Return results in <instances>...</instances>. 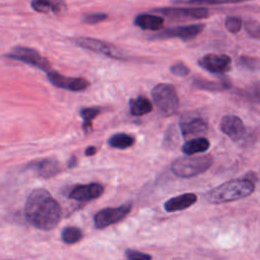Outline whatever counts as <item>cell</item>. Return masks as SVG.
Returning <instances> with one entry per match:
<instances>
[{
    "label": "cell",
    "instance_id": "obj_13",
    "mask_svg": "<svg viewBox=\"0 0 260 260\" xmlns=\"http://www.w3.org/2000/svg\"><path fill=\"white\" fill-rule=\"evenodd\" d=\"M104 193V186L99 183H89L85 185H78L74 187L70 193L69 198L76 201H90L99 198Z\"/></svg>",
    "mask_w": 260,
    "mask_h": 260
},
{
    "label": "cell",
    "instance_id": "obj_27",
    "mask_svg": "<svg viewBox=\"0 0 260 260\" xmlns=\"http://www.w3.org/2000/svg\"><path fill=\"white\" fill-rule=\"evenodd\" d=\"M237 63L239 66L248 70H256L260 68V60L254 57L241 56L238 58Z\"/></svg>",
    "mask_w": 260,
    "mask_h": 260
},
{
    "label": "cell",
    "instance_id": "obj_11",
    "mask_svg": "<svg viewBox=\"0 0 260 260\" xmlns=\"http://www.w3.org/2000/svg\"><path fill=\"white\" fill-rule=\"evenodd\" d=\"M231 57L225 54H206L198 60V64L203 69L212 73H225L231 69Z\"/></svg>",
    "mask_w": 260,
    "mask_h": 260
},
{
    "label": "cell",
    "instance_id": "obj_12",
    "mask_svg": "<svg viewBox=\"0 0 260 260\" xmlns=\"http://www.w3.org/2000/svg\"><path fill=\"white\" fill-rule=\"evenodd\" d=\"M220 130L234 141H240L245 135V125L241 118L234 115H225L220 121Z\"/></svg>",
    "mask_w": 260,
    "mask_h": 260
},
{
    "label": "cell",
    "instance_id": "obj_32",
    "mask_svg": "<svg viewBox=\"0 0 260 260\" xmlns=\"http://www.w3.org/2000/svg\"><path fill=\"white\" fill-rule=\"evenodd\" d=\"M125 256L129 260H149V259H151L150 255L142 253L137 250H132V249H127L125 251Z\"/></svg>",
    "mask_w": 260,
    "mask_h": 260
},
{
    "label": "cell",
    "instance_id": "obj_7",
    "mask_svg": "<svg viewBox=\"0 0 260 260\" xmlns=\"http://www.w3.org/2000/svg\"><path fill=\"white\" fill-rule=\"evenodd\" d=\"M205 27L204 23H194L188 25H181L176 27L165 28L157 34L150 37L151 40H166L177 38L182 41H189L195 39L198 35H200Z\"/></svg>",
    "mask_w": 260,
    "mask_h": 260
},
{
    "label": "cell",
    "instance_id": "obj_9",
    "mask_svg": "<svg viewBox=\"0 0 260 260\" xmlns=\"http://www.w3.org/2000/svg\"><path fill=\"white\" fill-rule=\"evenodd\" d=\"M154 12L176 19H202L208 17V10L204 7H159Z\"/></svg>",
    "mask_w": 260,
    "mask_h": 260
},
{
    "label": "cell",
    "instance_id": "obj_8",
    "mask_svg": "<svg viewBox=\"0 0 260 260\" xmlns=\"http://www.w3.org/2000/svg\"><path fill=\"white\" fill-rule=\"evenodd\" d=\"M74 43L80 48H83L85 50H88L98 54L105 55L113 59H119V60L125 59L124 54L117 47H115L110 43H107L98 39L81 37V38L75 39Z\"/></svg>",
    "mask_w": 260,
    "mask_h": 260
},
{
    "label": "cell",
    "instance_id": "obj_24",
    "mask_svg": "<svg viewBox=\"0 0 260 260\" xmlns=\"http://www.w3.org/2000/svg\"><path fill=\"white\" fill-rule=\"evenodd\" d=\"M83 237L82 231L75 226H67L61 232V240L68 245L79 242Z\"/></svg>",
    "mask_w": 260,
    "mask_h": 260
},
{
    "label": "cell",
    "instance_id": "obj_28",
    "mask_svg": "<svg viewBox=\"0 0 260 260\" xmlns=\"http://www.w3.org/2000/svg\"><path fill=\"white\" fill-rule=\"evenodd\" d=\"M246 32L253 39L260 40V22L258 20L249 19L244 23Z\"/></svg>",
    "mask_w": 260,
    "mask_h": 260
},
{
    "label": "cell",
    "instance_id": "obj_19",
    "mask_svg": "<svg viewBox=\"0 0 260 260\" xmlns=\"http://www.w3.org/2000/svg\"><path fill=\"white\" fill-rule=\"evenodd\" d=\"M209 145H210V143H209L208 139L203 138V137H196V138L187 140L183 144L181 149L185 154L191 155V154H195V153L205 152L209 148Z\"/></svg>",
    "mask_w": 260,
    "mask_h": 260
},
{
    "label": "cell",
    "instance_id": "obj_5",
    "mask_svg": "<svg viewBox=\"0 0 260 260\" xmlns=\"http://www.w3.org/2000/svg\"><path fill=\"white\" fill-rule=\"evenodd\" d=\"M5 57L13 60H17L30 66L37 67L45 72L51 70L50 62L43 57L37 50L27 47H14L12 50L5 55Z\"/></svg>",
    "mask_w": 260,
    "mask_h": 260
},
{
    "label": "cell",
    "instance_id": "obj_3",
    "mask_svg": "<svg viewBox=\"0 0 260 260\" xmlns=\"http://www.w3.org/2000/svg\"><path fill=\"white\" fill-rule=\"evenodd\" d=\"M213 164L211 155H188L177 158L173 161L171 170L173 174L180 178H191L206 172Z\"/></svg>",
    "mask_w": 260,
    "mask_h": 260
},
{
    "label": "cell",
    "instance_id": "obj_16",
    "mask_svg": "<svg viewBox=\"0 0 260 260\" xmlns=\"http://www.w3.org/2000/svg\"><path fill=\"white\" fill-rule=\"evenodd\" d=\"M30 6L40 13L60 14L67 11V4L64 0H31Z\"/></svg>",
    "mask_w": 260,
    "mask_h": 260
},
{
    "label": "cell",
    "instance_id": "obj_10",
    "mask_svg": "<svg viewBox=\"0 0 260 260\" xmlns=\"http://www.w3.org/2000/svg\"><path fill=\"white\" fill-rule=\"evenodd\" d=\"M47 77L54 86L71 91H81L89 86V81L85 78L63 76L59 72L53 70L47 72Z\"/></svg>",
    "mask_w": 260,
    "mask_h": 260
},
{
    "label": "cell",
    "instance_id": "obj_21",
    "mask_svg": "<svg viewBox=\"0 0 260 260\" xmlns=\"http://www.w3.org/2000/svg\"><path fill=\"white\" fill-rule=\"evenodd\" d=\"M109 145L113 148H117V149H126L131 147L134 142L135 139L131 136L128 135L126 133H116L114 135H112L109 138Z\"/></svg>",
    "mask_w": 260,
    "mask_h": 260
},
{
    "label": "cell",
    "instance_id": "obj_1",
    "mask_svg": "<svg viewBox=\"0 0 260 260\" xmlns=\"http://www.w3.org/2000/svg\"><path fill=\"white\" fill-rule=\"evenodd\" d=\"M62 209L55 198L45 189L38 188L30 192L24 205V215L32 226L53 230L60 221Z\"/></svg>",
    "mask_w": 260,
    "mask_h": 260
},
{
    "label": "cell",
    "instance_id": "obj_6",
    "mask_svg": "<svg viewBox=\"0 0 260 260\" xmlns=\"http://www.w3.org/2000/svg\"><path fill=\"white\" fill-rule=\"evenodd\" d=\"M132 203L127 202L118 207H108L98 211L93 216V223L96 229H105L111 224L121 221L129 214Z\"/></svg>",
    "mask_w": 260,
    "mask_h": 260
},
{
    "label": "cell",
    "instance_id": "obj_34",
    "mask_svg": "<svg viewBox=\"0 0 260 260\" xmlns=\"http://www.w3.org/2000/svg\"><path fill=\"white\" fill-rule=\"evenodd\" d=\"M95 152H96V147H94V146H88V147H86V149L84 151L86 156H92L95 154Z\"/></svg>",
    "mask_w": 260,
    "mask_h": 260
},
{
    "label": "cell",
    "instance_id": "obj_17",
    "mask_svg": "<svg viewBox=\"0 0 260 260\" xmlns=\"http://www.w3.org/2000/svg\"><path fill=\"white\" fill-rule=\"evenodd\" d=\"M197 201V195L194 193H184L175 196L167 200L164 204V208L168 212L184 210Z\"/></svg>",
    "mask_w": 260,
    "mask_h": 260
},
{
    "label": "cell",
    "instance_id": "obj_23",
    "mask_svg": "<svg viewBox=\"0 0 260 260\" xmlns=\"http://www.w3.org/2000/svg\"><path fill=\"white\" fill-rule=\"evenodd\" d=\"M194 85L200 89L204 90H224L231 87V84L228 81H213L206 80L203 78L194 79Z\"/></svg>",
    "mask_w": 260,
    "mask_h": 260
},
{
    "label": "cell",
    "instance_id": "obj_26",
    "mask_svg": "<svg viewBox=\"0 0 260 260\" xmlns=\"http://www.w3.org/2000/svg\"><path fill=\"white\" fill-rule=\"evenodd\" d=\"M245 96L253 102L260 104V81H254L244 89Z\"/></svg>",
    "mask_w": 260,
    "mask_h": 260
},
{
    "label": "cell",
    "instance_id": "obj_2",
    "mask_svg": "<svg viewBox=\"0 0 260 260\" xmlns=\"http://www.w3.org/2000/svg\"><path fill=\"white\" fill-rule=\"evenodd\" d=\"M255 190V182L245 177L222 183L206 194V200L213 204L236 201L251 195Z\"/></svg>",
    "mask_w": 260,
    "mask_h": 260
},
{
    "label": "cell",
    "instance_id": "obj_29",
    "mask_svg": "<svg viewBox=\"0 0 260 260\" xmlns=\"http://www.w3.org/2000/svg\"><path fill=\"white\" fill-rule=\"evenodd\" d=\"M224 25L230 32L237 34L242 28V19L239 16H235V15L228 16L224 20Z\"/></svg>",
    "mask_w": 260,
    "mask_h": 260
},
{
    "label": "cell",
    "instance_id": "obj_30",
    "mask_svg": "<svg viewBox=\"0 0 260 260\" xmlns=\"http://www.w3.org/2000/svg\"><path fill=\"white\" fill-rule=\"evenodd\" d=\"M108 18V14L104 12H92V13H86L82 16L81 21L86 24H95L99 22H102Z\"/></svg>",
    "mask_w": 260,
    "mask_h": 260
},
{
    "label": "cell",
    "instance_id": "obj_25",
    "mask_svg": "<svg viewBox=\"0 0 260 260\" xmlns=\"http://www.w3.org/2000/svg\"><path fill=\"white\" fill-rule=\"evenodd\" d=\"M253 0H175V3H185L192 5H220V4H236L244 3Z\"/></svg>",
    "mask_w": 260,
    "mask_h": 260
},
{
    "label": "cell",
    "instance_id": "obj_15",
    "mask_svg": "<svg viewBox=\"0 0 260 260\" xmlns=\"http://www.w3.org/2000/svg\"><path fill=\"white\" fill-rule=\"evenodd\" d=\"M180 130L184 138L199 136L206 132L207 123L200 117H192L180 122Z\"/></svg>",
    "mask_w": 260,
    "mask_h": 260
},
{
    "label": "cell",
    "instance_id": "obj_33",
    "mask_svg": "<svg viewBox=\"0 0 260 260\" xmlns=\"http://www.w3.org/2000/svg\"><path fill=\"white\" fill-rule=\"evenodd\" d=\"M77 166V158L75 155H72L70 156V158L68 159L67 161V167L68 169H72V168H75Z\"/></svg>",
    "mask_w": 260,
    "mask_h": 260
},
{
    "label": "cell",
    "instance_id": "obj_20",
    "mask_svg": "<svg viewBox=\"0 0 260 260\" xmlns=\"http://www.w3.org/2000/svg\"><path fill=\"white\" fill-rule=\"evenodd\" d=\"M129 110L133 116H142L152 111V105L147 98L139 95L129 101Z\"/></svg>",
    "mask_w": 260,
    "mask_h": 260
},
{
    "label": "cell",
    "instance_id": "obj_31",
    "mask_svg": "<svg viewBox=\"0 0 260 260\" xmlns=\"http://www.w3.org/2000/svg\"><path fill=\"white\" fill-rule=\"evenodd\" d=\"M170 71L176 75V76H179V77H184V76H187L189 73H190V70L189 68L182 62H177L175 64H173L171 67H170Z\"/></svg>",
    "mask_w": 260,
    "mask_h": 260
},
{
    "label": "cell",
    "instance_id": "obj_22",
    "mask_svg": "<svg viewBox=\"0 0 260 260\" xmlns=\"http://www.w3.org/2000/svg\"><path fill=\"white\" fill-rule=\"evenodd\" d=\"M101 113V108L99 107H90V108H82L80 110V116L83 120L82 129L85 134L90 133L92 131L91 121Z\"/></svg>",
    "mask_w": 260,
    "mask_h": 260
},
{
    "label": "cell",
    "instance_id": "obj_14",
    "mask_svg": "<svg viewBox=\"0 0 260 260\" xmlns=\"http://www.w3.org/2000/svg\"><path fill=\"white\" fill-rule=\"evenodd\" d=\"M25 169L34 171L41 178L49 179L55 177L60 172V165L55 158H43L28 164Z\"/></svg>",
    "mask_w": 260,
    "mask_h": 260
},
{
    "label": "cell",
    "instance_id": "obj_4",
    "mask_svg": "<svg viewBox=\"0 0 260 260\" xmlns=\"http://www.w3.org/2000/svg\"><path fill=\"white\" fill-rule=\"evenodd\" d=\"M152 100L164 116L174 115L180 106L177 90L173 84L158 83L151 91Z\"/></svg>",
    "mask_w": 260,
    "mask_h": 260
},
{
    "label": "cell",
    "instance_id": "obj_18",
    "mask_svg": "<svg viewBox=\"0 0 260 260\" xmlns=\"http://www.w3.org/2000/svg\"><path fill=\"white\" fill-rule=\"evenodd\" d=\"M133 23L143 30H159L165 23V19L156 14L140 13L135 16Z\"/></svg>",
    "mask_w": 260,
    "mask_h": 260
}]
</instances>
